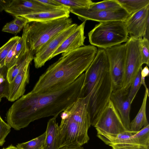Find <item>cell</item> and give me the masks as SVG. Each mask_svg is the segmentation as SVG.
I'll use <instances>...</instances> for the list:
<instances>
[{
    "instance_id": "obj_1",
    "label": "cell",
    "mask_w": 149,
    "mask_h": 149,
    "mask_svg": "<svg viewBox=\"0 0 149 149\" xmlns=\"http://www.w3.org/2000/svg\"><path fill=\"white\" fill-rule=\"evenodd\" d=\"M84 73L63 89L54 92L36 93L32 91L15 102L8 110L6 120L19 130L35 120L58 115L80 97Z\"/></svg>"
},
{
    "instance_id": "obj_2",
    "label": "cell",
    "mask_w": 149,
    "mask_h": 149,
    "mask_svg": "<svg viewBox=\"0 0 149 149\" xmlns=\"http://www.w3.org/2000/svg\"><path fill=\"white\" fill-rule=\"evenodd\" d=\"M97 51L93 45H85L62 56L39 77L31 91L54 92L70 85L88 68Z\"/></svg>"
},
{
    "instance_id": "obj_3",
    "label": "cell",
    "mask_w": 149,
    "mask_h": 149,
    "mask_svg": "<svg viewBox=\"0 0 149 149\" xmlns=\"http://www.w3.org/2000/svg\"><path fill=\"white\" fill-rule=\"evenodd\" d=\"M85 72L80 97L84 98L88 104L91 125L94 127L110 100L112 92L109 63L105 49L98 48Z\"/></svg>"
},
{
    "instance_id": "obj_4",
    "label": "cell",
    "mask_w": 149,
    "mask_h": 149,
    "mask_svg": "<svg viewBox=\"0 0 149 149\" xmlns=\"http://www.w3.org/2000/svg\"><path fill=\"white\" fill-rule=\"evenodd\" d=\"M72 24V19L67 17L45 22H28L25 26L27 48L35 55L49 39Z\"/></svg>"
},
{
    "instance_id": "obj_5",
    "label": "cell",
    "mask_w": 149,
    "mask_h": 149,
    "mask_svg": "<svg viewBox=\"0 0 149 149\" xmlns=\"http://www.w3.org/2000/svg\"><path fill=\"white\" fill-rule=\"evenodd\" d=\"M88 37L91 45L104 49L126 42L129 38L125 21L118 20L100 22Z\"/></svg>"
},
{
    "instance_id": "obj_6",
    "label": "cell",
    "mask_w": 149,
    "mask_h": 149,
    "mask_svg": "<svg viewBox=\"0 0 149 149\" xmlns=\"http://www.w3.org/2000/svg\"><path fill=\"white\" fill-rule=\"evenodd\" d=\"M142 38L129 37L125 43L126 54L122 88L128 89L137 73L142 67L141 43Z\"/></svg>"
},
{
    "instance_id": "obj_7",
    "label": "cell",
    "mask_w": 149,
    "mask_h": 149,
    "mask_svg": "<svg viewBox=\"0 0 149 149\" xmlns=\"http://www.w3.org/2000/svg\"><path fill=\"white\" fill-rule=\"evenodd\" d=\"M58 148L65 146L81 147L88 143V130L68 118H61L59 126Z\"/></svg>"
},
{
    "instance_id": "obj_8",
    "label": "cell",
    "mask_w": 149,
    "mask_h": 149,
    "mask_svg": "<svg viewBox=\"0 0 149 149\" xmlns=\"http://www.w3.org/2000/svg\"><path fill=\"white\" fill-rule=\"evenodd\" d=\"M105 49L109 63L113 92L123 86L126 50L125 43Z\"/></svg>"
},
{
    "instance_id": "obj_9",
    "label": "cell",
    "mask_w": 149,
    "mask_h": 149,
    "mask_svg": "<svg viewBox=\"0 0 149 149\" xmlns=\"http://www.w3.org/2000/svg\"><path fill=\"white\" fill-rule=\"evenodd\" d=\"M94 127L97 132L115 135L128 131L125 127L121 118L110 100Z\"/></svg>"
},
{
    "instance_id": "obj_10",
    "label": "cell",
    "mask_w": 149,
    "mask_h": 149,
    "mask_svg": "<svg viewBox=\"0 0 149 149\" xmlns=\"http://www.w3.org/2000/svg\"><path fill=\"white\" fill-rule=\"evenodd\" d=\"M77 26L76 24H72L52 37L34 55L33 60L36 68H41L47 61L51 59L53 54Z\"/></svg>"
},
{
    "instance_id": "obj_11",
    "label": "cell",
    "mask_w": 149,
    "mask_h": 149,
    "mask_svg": "<svg viewBox=\"0 0 149 149\" xmlns=\"http://www.w3.org/2000/svg\"><path fill=\"white\" fill-rule=\"evenodd\" d=\"M69 10L83 22L87 20L99 22L116 20L125 21L130 15L122 8L113 11L92 10L83 8H71Z\"/></svg>"
},
{
    "instance_id": "obj_12",
    "label": "cell",
    "mask_w": 149,
    "mask_h": 149,
    "mask_svg": "<svg viewBox=\"0 0 149 149\" xmlns=\"http://www.w3.org/2000/svg\"><path fill=\"white\" fill-rule=\"evenodd\" d=\"M61 118H68L88 130L91 125L88 104L79 97L61 113Z\"/></svg>"
},
{
    "instance_id": "obj_13",
    "label": "cell",
    "mask_w": 149,
    "mask_h": 149,
    "mask_svg": "<svg viewBox=\"0 0 149 149\" xmlns=\"http://www.w3.org/2000/svg\"><path fill=\"white\" fill-rule=\"evenodd\" d=\"M58 9L47 6L38 0H12L5 10L15 17L43 13Z\"/></svg>"
},
{
    "instance_id": "obj_14",
    "label": "cell",
    "mask_w": 149,
    "mask_h": 149,
    "mask_svg": "<svg viewBox=\"0 0 149 149\" xmlns=\"http://www.w3.org/2000/svg\"><path fill=\"white\" fill-rule=\"evenodd\" d=\"M149 22V5L130 15L125 21L128 35L138 38L145 36Z\"/></svg>"
},
{
    "instance_id": "obj_15",
    "label": "cell",
    "mask_w": 149,
    "mask_h": 149,
    "mask_svg": "<svg viewBox=\"0 0 149 149\" xmlns=\"http://www.w3.org/2000/svg\"><path fill=\"white\" fill-rule=\"evenodd\" d=\"M129 90L121 88L113 91L110 97L115 108L119 115L124 126L130 131V113L131 103L129 97Z\"/></svg>"
},
{
    "instance_id": "obj_16",
    "label": "cell",
    "mask_w": 149,
    "mask_h": 149,
    "mask_svg": "<svg viewBox=\"0 0 149 149\" xmlns=\"http://www.w3.org/2000/svg\"><path fill=\"white\" fill-rule=\"evenodd\" d=\"M86 21L77 26L74 30L64 40L53 54L51 58L62 53V56L84 45L86 37L84 29Z\"/></svg>"
},
{
    "instance_id": "obj_17",
    "label": "cell",
    "mask_w": 149,
    "mask_h": 149,
    "mask_svg": "<svg viewBox=\"0 0 149 149\" xmlns=\"http://www.w3.org/2000/svg\"><path fill=\"white\" fill-rule=\"evenodd\" d=\"M28 65L22 70L13 81L8 84V91L7 99L14 101L24 95L26 85L29 81L30 65Z\"/></svg>"
},
{
    "instance_id": "obj_18",
    "label": "cell",
    "mask_w": 149,
    "mask_h": 149,
    "mask_svg": "<svg viewBox=\"0 0 149 149\" xmlns=\"http://www.w3.org/2000/svg\"><path fill=\"white\" fill-rule=\"evenodd\" d=\"M70 11L68 8H58L43 13L21 16L26 18L29 22H45L64 17H69Z\"/></svg>"
},
{
    "instance_id": "obj_19",
    "label": "cell",
    "mask_w": 149,
    "mask_h": 149,
    "mask_svg": "<svg viewBox=\"0 0 149 149\" xmlns=\"http://www.w3.org/2000/svg\"><path fill=\"white\" fill-rule=\"evenodd\" d=\"M56 117L48 120L45 131L46 136L45 149H58L59 126L56 122Z\"/></svg>"
},
{
    "instance_id": "obj_20",
    "label": "cell",
    "mask_w": 149,
    "mask_h": 149,
    "mask_svg": "<svg viewBox=\"0 0 149 149\" xmlns=\"http://www.w3.org/2000/svg\"><path fill=\"white\" fill-rule=\"evenodd\" d=\"M148 88L145 89V92L141 108L134 119L130 122V131L138 132L142 127L149 125L147 118L146 109L147 99L149 96Z\"/></svg>"
},
{
    "instance_id": "obj_21",
    "label": "cell",
    "mask_w": 149,
    "mask_h": 149,
    "mask_svg": "<svg viewBox=\"0 0 149 149\" xmlns=\"http://www.w3.org/2000/svg\"><path fill=\"white\" fill-rule=\"evenodd\" d=\"M34 55L28 49L15 65L7 69L6 80L9 84L13 81L22 70L26 65L30 64Z\"/></svg>"
},
{
    "instance_id": "obj_22",
    "label": "cell",
    "mask_w": 149,
    "mask_h": 149,
    "mask_svg": "<svg viewBox=\"0 0 149 149\" xmlns=\"http://www.w3.org/2000/svg\"><path fill=\"white\" fill-rule=\"evenodd\" d=\"M137 132L127 131L115 135H109L97 132V136L106 144L111 145L124 143L125 141Z\"/></svg>"
},
{
    "instance_id": "obj_23",
    "label": "cell",
    "mask_w": 149,
    "mask_h": 149,
    "mask_svg": "<svg viewBox=\"0 0 149 149\" xmlns=\"http://www.w3.org/2000/svg\"><path fill=\"white\" fill-rule=\"evenodd\" d=\"M124 143L139 145L149 149V125L130 137Z\"/></svg>"
},
{
    "instance_id": "obj_24",
    "label": "cell",
    "mask_w": 149,
    "mask_h": 149,
    "mask_svg": "<svg viewBox=\"0 0 149 149\" xmlns=\"http://www.w3.org/2000/svg\"><path fill=\"white\" fill-rule=\"evenodd\" d=\"M130 15L149 5V0H117Z\"/></svg>"
},
{
    "instance_id": "obj_25",
    "label": "cell",
    "mask_w": 149,
    "mask_h": 149,
    "mask_svg": "<svg viewBox=\"0 0 149 149\" xmlns=\"http://www.w3.org/2000/svg\"><path fill=\"white\" fill-rule=\"evenodd\" d=\"M23 29L22 34L17 42L15 54L11 63L10 68L15 65L17 61L29 49L26 45V30L25 26Z\"/></svg>"
},
{
    "instance_id": "obj_26",
    "label": "cell",
    "mask_w": 149,
    "mask_h": 149,
    "mask_svg": "<svg viewBox=\"0 0 149 149\" xmlns=\"http://www.w3.org/2000/svg\"><path fill=\"white\" fill-rule=\"evenodd\" d=\"M122 8L117 0H108L93 2L89 9L92 10L113 11Z\"/></svg>"
},
{
    "instance_id": "obj_27",
    "label": "cell",
    "mask_w": 149,
    "mask_h": 149,
    "mask_svg": "<svg viewBox=\"0 0 149 149\" xmlns=\"http://www.w3.org/2000/svg\"><path fill=\"white\" fill-rule=\"evenodd\" d=\"M46 136L45 132L30 141L18 144L17 147L19 149H42L45 148Z\"/></svg>"
},
{
    "instance_id": "obj_28",
    "label": "cell",
    "mask_w": 149,
    "mask_h": 149,
    "mask_svg": "<svg viewBox=\"0 0 149 149\" xmlns=\"http://www.w3.org/2000/svg\"><path fill=\"white\" fill-rule=\"evenodd\" d=\"M20 37L15 36L11 38L0 48V68L5 66V60L9 51Z\"/></svg>"
},
{
    "instance_id": "obj_29",
    "label": "cell",
    "mask_w": 149,
    "mask_h": 149,
    "mask_svg": "<svg viewBox=\"0 0 149 149\" xmlns=\"http://www.w3.org/2000/svg\"><path fill=\"white\" fill-rule=\"evenodd\" d=\"M62 5L69 9L89 8L93 2L91 0H56Z\"/></svg>"
},
{
    "instance_id": "obj_30",
    "label": "cell",
    "mask_w": 149,
    "mask_h": 149,
    "mask_svg": "<svg viewBox=\"0 0 149 149\" xmlns=\"http://www.w3.org/2000/svg\"><path fill=\"white\" fill-rule=\"evenodd\" d=\"M142 69V67L140 69L129 88V97L131 103L141 85V71Z\"/></svg>"
},
{
    "instance_id": "obj_31",
    "label": "cell",
    "mask_w": 149,
    "mask_h": 149,
    "mask_svg": "<svg viewBox=\"0 0 149 149\" xmlns=\"http://www.w3.org/2000/svg\"><path fill=\"white\" fill-rule=\"evenodd\" d=\"M141 52L143 64H146L148 66L149 64V41L143 37L141 43Z\"/></svg>"
},
{
    "instance_id": "obj_32",
    "label": "cell",
    "mask_w": 149,
    "mask_h": 149,
    "mask_svg": "<svg viewBox=\"0 0 149 149\" xmlns=\"http://www.w3.org/2000/svg\"><path fill=\"white\" fill-rule=\"evenodd\" d=\"M10 126L5 122L0 116V146L5 142V139L10 131Z\"/></svg>"
},
{
    "instance_id": "obj_33",
    "label": "cell",
    "mask_w": 149,
    "mask_h": 149,
    "mask_svg": "<svg viewBox=\"0 0 149 149\" xmlns=\"http://www.w3.org/2000/svg\"><path fill=\"white\" fill-rule=\"evenodd\" d=\"M22 29L14 23L13 20L7 23L3 27L2 31L11 33L15 35L19 33Z\"/></svg>"
},
{
    "instance_id": "obj_34",
    "label": "cell",
    "mask_w": 149,
    "mask_h": 149,
    "mask_svg": "<svg viewBox=\"0 0 149 149\" xmlns=\"http://www.w3.org/2000/svg\"><path fill=\"white\" fill-rule=\"evenodd\" d=\"M112 149H146L144 147L139 145L128 143H122L111 146Z\"/></svg>"
},
{
    "instance_id": "obj_35",
    "label": "cell",
    "mask_w": 149,
    "mask_h": 149,
    "mask_svg": "<svg viewBox=\"0 0 149 149\" xmlns=\"http://www.w3.org/2000/svg\"><path fill=\"white\" fill-rule=\"evenodd\" d=\"M17 42L15 43L9 51L6 58L5 62V66L6 67L7 69L10 68L11 63L15 54Z\"/></svg>"
},
{
    "instance_id": "obj_36",
    "label": "cell",
    "mask_w": 149,
    "mask_h": 149,
    "mask_svg": "<svg viewBox=\"0 0 149 149\" xmlns=\"http://www.w3.org/2000/svg\"><path fill=\"white\" fill-rule=\"evenodd\" d=\"M38 1L40 2L47 6L56 8H68L57 2L56 0H43Z\"/></svg>"
},
{
    "instance_id": "obj_37",
    "label": "cell",
    "mask_w": 149,
    "mask_h": 149,
    "mask_svg": "<svg viewBox=\"0 0 149 149\" xmlns=\"http://www.w3.org/2000/svg\"><path fill=\"white\" fill-rule=\"evenodd\" d=\"M8 84L6 79L0 84V98L7 97L8 91Z\"/></svg>"
},
{
    "instance_id": "obj_38",
    "label": "cell",
    "mask_w": 149,
    "mask_h": 149,
    "mask_svg": "<svg viewBox=\"0 0 149 149\" xmlns=\"http://www.w3.org/2000/svg\"><path fill=\"white\" fill-rule=\"evenodd\" d=\"M13 21L16 25L22 29L29 22L26 18L21 16L15 17Z\"/></svg>"
},
{
    "instance_id": "obj_39",
    "label": "cell",
    "mask_w": 149,
    "mask_h": 149,
    "mask_svg": "<svg viewBox=\"0 0 149 149\" xmlns=\"http://www.w3.org/2000/svg\"><path fill=\"white\" fill-rule=\"evenodd\" d=\"M149 70L148 66L146 65L143 69H142L141 71V84L143 85L145 89H148L146 85L145 81V77L149 75Z\"/></svg>"
},
{
    "instance_id": "obj_40",
    "label": "cell",
    "mask_w": 149,
    "mask_h": 149,
    "mask_svg": "<svg viewBox=\"0 0 149 149\" xmlns=\"http://www.w3.org/2000/svg\"><path fill=\"white\" fill-rule=\"evenodd\" d=\"M11 0H0V13L5 10L8 6Z\"/></svg>"
},
{
    "instance_id": "obj_41",
    "label": "cell",
    "mask_w": 149,
    "mask_h": 149,
    "mask_svg": "<svg viewBox=\"0 0 149 149\" xmlns=\"http://www.w3.org/2000/svg\"><path fill=\"white\" fill-rule=\"evenodd\" d=\"M59 149H84V148L81 146L77 147L65 146Z\"/></svg>"
},
{
    "instance_id": "obj_42",
    "label": "cell",
    "mask_w": 149,
    "mask_h": 149,
    "mask_svg": "<svg viewBox=\"0 0 149 149\" xmlns=\"http://www.w3.org/2000/svg\"><path fill=\"white\" fill-rule=\"evenodd\" d=\"M2 149H18V148L17 147H15L12 145H11L7 148H3Z\"/></svg>"
},
{
    "instance_id": "obj_43",
    "label": "cell",
    "mask_w": 149,
    "mask_h": 149,
    "mask_svg": "<svg viewBox=\"0 0 149 149\" xmlns=\"http://www.w3.org/2000/svg\"><path fill=\"white\" fill-rule=\"evenodd\" d=\"M1 75H0V84H1Z\"/></svg>"
},
{
    "instance_id": "obj_44",
    "label": "cell",
    "mask_w": 149,
    "mask_h": 149,
    "mask_svg": "<svg viewBox=\"0 0 149 149\" xmlns=\"http://www.w3.org/2000/svg\"><path fill=\"white\" fill-rule=\"evenodd\" d=\"M1 99L0 98V102H1Z\"/></svg>"
},
{
    "instance_id": "obj_45",
    "label": "cell",
    "mask_w": 149,
    "mask_h": 149,
    "mask_svg": "<svg viewBox=\"0 0 149 149\" xmlns=\"http://www.w3.org/2000/svg\"><path fill=\"white\" fill-rule=\"evenodd\" d=\"M45 149V148H43V149Z\"/></svg>"
}]
</instances>
